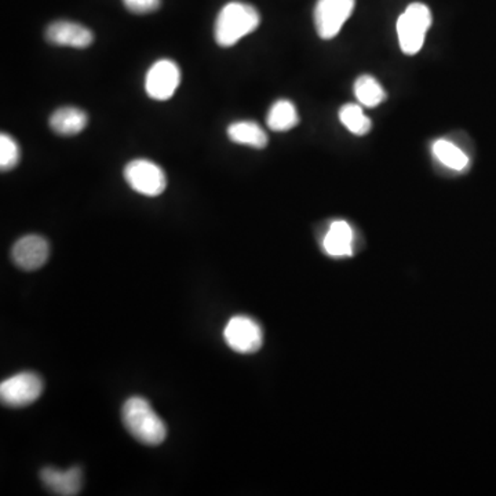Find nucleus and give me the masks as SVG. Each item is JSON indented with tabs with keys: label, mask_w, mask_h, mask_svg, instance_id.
<instances>
[{
	"label": "nucleus",
	"mask_w": 496,
	"mask_h": 496,
	"mask_svg": "<svg viewBox=\"0 0 496 496\" xmlns=\"http://www.w3.org/2000/svg\"><path fill=\"white\" fill-rule=\"evenodd\" d=\"M224 338L232 351L241 354L256 353L264 342L261 325L247 316L232 317L225 327Z\"/></svg>",
	"instance_id": "nucleus-7"
},
{
	"label": "nucleus",
	"mask_w": 496,
	"mask_h": 496,
	"mask_svg": "<svg viewBox=\"0 0 496 496\" xmlns=\"http://www.w3.org/2000/svg\"><path fill=\"white\" fill-rule=\"evenodd\" d=\"M433 156L441 163V164L453 170V172H464L471 165V156L459 148L453 141L441 140L435 141L432 146Z\"/></svg>",
	"instance_id": "nucleus-14"
},
{
	"label": "nucleus",
	"mask_w": 496,
	"mask_h": 496,
	"mask_svg": "<svg viewBox=\"0 0 496 496\" xmlns=\"http://www.w3.org/2000/svg\"><path fill=\"white\" fill-rule=\"evenodd\" d=\"M125 178L133 191L149 198L162 195L167 186V178L162 167L145 159L128 163L125 169Z\"/></svg>",
	"instance_id": "nucleus-5"
},
{
	"label": "nucleus",
	"mask_w": 496,
	"mask_h": 496,
	"mask_svg": "<svg viewBox=\"0 0 496 496\" xmlns=\"http://www.w3.org/2000/svg\"><path fill=\"white\" fill-rule=\"evenodd\" d=\"M42 482L55 495L75 496L83 487V473L79 467L68 471H57L55 467H44L41 472Z\"/></svg>",
	"instance_id": "nucleus-11"
},
{
	"label": "nucleus",
	"mask_w": 496,
	"mask_h": 496,
	"mask_svg": "<svg viewBox=\"0 0 496 496\" xmlns=\"http://www.w3.org/2000/svg\"><path fill=\"white\" fill-rule=\"evenodd\" d=\"M261 23L258 10L251 5L230 2L220 10L215 21V41L220 47H232L250 35Z\"/></svg>",
	"instance_id": "nucleus-2"
},
{
	"label": "nucleus",
	"mask_w": 496,
	"mask_h": 496,
	"mask_svg": "<svg viewBox=\"0 0 496 496\" xmlns=\"http://www.w3.org/2000/svg\"><path fill=\"white\" fill-rule=\"evenodd\" d=\"M432 25V13L424 4H411L398 21V36L401 51L416 55L424 47L427 31Z\"/></svg>",
	"instance_id": "nucleus-3"
},
{
	"label": "nucleus",
	"mask_w": 496,
	"mask_h": 496,
	"mask_svg": "<svg viewBox=\"0 0 496 496\" xmlns=\"http://www.w3.org/2000/svg\"><path fill=\"white\" fill-rule=\"evenodd\" d=\"M43 392V380L35 372H20L0 383L2 404L13 408L35 403Z\"/></svg>",
	"instance_id": "nucleus-4"
},
{
	"label": "nucleus",
	"mask_w": 496,
	"mask_h": 496,
	"mask_svg": "<svg viewBox=\"0 0 496 496\" xmlns=\"http://www.w3.org/2000/svg\"><path fill=\"white\" fill-rule=\"evenodd\" d=\"M356 0H319L314 7V25L324 41L335 38L353 13Z\"/></svg>",
	"instance_id": "nucleus-6"
},
{
	"label": "nucleus",
	"mask_w": 496,
	"mask_h": 496,
	"mask_svg": "<svg viewBox=\"0 0 496 496\" xmlns=\"http://www.w3.org/2000/svg\"><path fill=\"white\" fill-rule=\"evenodd\" d=\"M20 162V146L9 134L0 136V169L9 172Z\"/></svg>",
	"instance_id": "nucleus-19"
},
{
	"label": "nucleus",
	"mask_w": 496,
	"mask_h": 496,
	"mask_svg": "<svg viewBox=\"0 0 496 496\" xmlns=\"http://www.w3.org/2000/svg\"><path fill=\"white\" fill-rule=\"evenodd\" d=\"M353 229L345 220H335L328 228L323 240L325 253L334 258L351 257L353 254Z\"/></svg>",
	"instance_id": "nucleus-12"
},
{
	"label": "nucleus",
	"mask_w": 496,
	"mask_h": 496,
	"mask_svg": "<svg viewBox=\"0 0 496 496\" xmlns=\"http://www.w3.org/2000/svg\"><path fill=\"white\" fill-rule=\"evenodd\" d=\"M298 122L299 117L295 105L287 99L276 101L270 108L267 117V127L270 130L277 131V133L291 130L298 125Z\"/></svg>",
	"instance_id": "nucleus-16"
},
{
	"label": "nucleus",
	"mask_w": 496,
	"mask_h": 496,
	"mask_svg": "<svg viewBox=\"0 0 496 496\" xmlns=\"http://www.w3.org/2000/svg\"><path fill=\"white\" fill-rule=\"evenodd\" d=\"M46 39L57 46L85 49L93 43L94 35L89 28L80 23L72 21H55L47 26Z\"/></svg>",
	"instance_id": "nucleus-10"
},
{
	"label": "nucleus",
	"mask_w": 496,
	"mask_h": 496,
	"mask_svg": "<svg viewBox=\"0 0 496 496\" xmlns=\"http://www.w3.org/2000/svg\"><path fill=\"white\" fill-rule=\"evenodd\" d=\"M340 119L354 136H366L372 128L371 120L364 115L360 105L346 104L341 108Z\"/></svg>",
	"instance_id": "nucleus-18"
},
{
	"label": "nucleus",
	"mask_w": 496,
	"mask_h": 496,
	"mask_svg": "<svg viewBox=\"0 0 496 496\" xmlns=\"http://www.w3.org/2000/svg\"><path fill=\"white\" fill-rule=\"evenodd\" d=\"M88 126V115L79 108L65 107L55 110L50 117V127L60 136H76Z\"/></svg>",
	"instance_id": "nucleus-13"
},
{
	"label": "nucleus",
	"mask_w": 496,
	"mask_h": 496,
	"mask_svg": "<svg viewBox=\"0 0 496 496\" xmlns=\"http://www.w3.org/2000/svg\"><path fill=\"white\" fill-rule=\"evenodd\" d=\"M123 424L136 440L145 445H162L167 427L145 398H128L122 409Z\"/></svg>",
	"instance_id": "nucleus-1"
},
{
	"label": "nucleus",
	"mask_w": 496,
	"mask_h": 496,
	"mask_svg": "<svg viewBox=\"0 0 496 496\" xmlns=\"http://www.w3.org/2000/svg\"><path fill=\"white\" fill-rule=\"evenodd\" d=\"M49 241L42 236H23L13 246V262L20 269L28 270V272L43 267L49 259Z\"/></svg>",
	"instance_id": "nucleus-9"
},
{
	"label": "nucleus",
	"mask_w": 496,
	"mask_h": 496,
	"mask_svg": "<svg viewBox=\"0 0 496 496\" xmlns=\"http://www.w3.org/2000/svg\"><path fill=\"white\" fill-rule=\"evenodd\" d=\"M354 96L357 101L367 108H375L386 99V91L377 79L363 75L354 83Z\"/></svg>",
	"instance_id": "nucleus-17"
},
{
	"label": "nucleus",
	"mask_w": 496,
	"mask_h": 496,
	"mask_svg": "<svg viewBox=\"0 0 496 496\" xmlns=\"http://www.w3.org/2000/svg\"><path fill=\"white\" fill-rule=\"evenodd\" d=\"M228 136L233 143L251 148L264 149L267 145V136L256 122H236L228 128Z\"/></svg>",
	"instance_id": "nucleus-15"
},
{
	"label": "nucleus",
	"mask_w": 496,
	"mask_h": 496,
	"mask_svg": "<svg viewBox=\"0 0 496 496\" xmlns=\"http://www.w3.org/2000/svg\"><path fill=\"white\" fill-rule=\"evenodd\" d=\"M125 6L136 14H148L156 12L162 2L160 0H123Z\"/></svg>",
	"instance_id": "nucleus-20"
},
{
	"label": "nucleus",
	"mask_w": 496,
	"mask_h": 496,
	"mask_svg": "<svg viewBox=\"0 0 496 496\" xmlns=\"http://www.w3.org/2000/svg\"><path fill=\"white\" fill-rule=\"evenodd\" d=\"M181 72L178 65L170 60H160L146 73L145 90L152 99L167 101L180 86Z\"/></svg>",
	"instance_id": "nucleus-8"
}]
</instances>
